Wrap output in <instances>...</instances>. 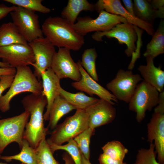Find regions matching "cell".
<instances>
[{"label":"cell","instance_id":"1","mask_svg":"<svg viewBox=\"0 0 164 164\" xmlns=\"http://www.w3.org/2000/svg\"><path fill=\"white\" fill-rule=\"evenodd\" d=\"M21 102L25 111L29 113L30 117L25 127L23 138L35 149L46 138L48 129L44 126L43 118L46 99L42 94H31L25 97Z\"/></svg>","mask_w":164,"mask_h":164},{"label":"cell","instance_id":"2","mask_svg":"<svg viewBox=\"0 0 164 164\" xmlns=\"http://www.w3.org/2000/svg\"><path fill=\"white\" fill-rule=\"evenodd\" d=\"M73 25L61 17L50 16L44 21L41 29L43 35L55 46L77 51L84 43V37L77 33Z\"/></svg>","mask_w":164,"mask_h":164},{"label":"cell","instance_id":"3","mask_svg":"<svg viewBox=\"0 0 164 164\" xmlns=\"http://www.w3.org/2000/svg\"><path fill=\"white\" fill-rule=\"evenodd\" d=\"M13 80L7 92L0 97V111L5 112L10 108V102L16 95L24 92H29L35 94H42V83L32 72L29 66L16 68Z\"/></svg>","mask_w":164,"mask_h":164},{"label":"cell","instance_id":"4","mask_svg":"<svg viewBox=\"0 0 164 164\" xmlns=\"http://www.w3.org/2000/svg\"><path fill=\"white\" fill-rule=\"evenodd\" d=\"M88 127V116L85 110L77 109L73 115L57 124L48 139L54 144L61 145L73 139Z\"/></svg>","mask_w":164,"mask_h":164},{"label":"cell","instance_id":"5","mask_svg":"<svg viewBox=\"0 0 164 164\" xmlns=\"http://www.w3.org/2000/svg\"><path fill=\"white\" fill-rule=\"evenodd\" d=\"M159 94L155 88L144 80L138 84L128 103L129 109L136 113L138 122L144 119L147 111H151L158 105Z\"/></svg>","mask_w":164,"mask_h":164},{"label":"cell","instance_id":"6","mask_svg":"<svg viewBox=\"0 0 164 164\" xmlns=\"http://www.w3.org/2000/svg\"><path fill=\"white\" fill-rule=\"evenodd\" d=\"M29 113L25 111L19 115L0 119V154L13 142L17 143L21 148L26 125Z\"/></svg>","mask_w":164,"mask_h":164},{"label":"cell","instance_id":"7","mask_svg":"<svg viewBox=\"0 0 164 164\" xmlns=\"http://www.w3.org/2000/svg\"><path fill=\"white\" fill-rule=\"evenodd\" d=\"M99 13L98 16L95 19L89 16L78 18L77 22L73 25L77 33L84 37L90 32L107 31L118 24L128 22L121 16L104 10Z\"/></svg>","mask_w":164,"mask_h":164},{"label":"cell","instance_id":"8","mask_svg":"<svg viewBox=\"0 0 164 164\" xmlns=\"http://www.w3.org/2000/svg\"><path fill=\"white\" fill-rule=\"evenodd\" d=\"M147 139L154 142L158 162L164 164V97L160 96L158 105L147 125Z\"/></svg>","mask_w":164,"mask_h":164},{"label":"cell","instance_id":"9","mask_svg":"<svg viewBox=\"0 0 164 164\" xmlns=\"http://www.w3.org/2000/svg\"><path fill=\"white\" fill-rule=\"evenodd\" d=\"M10 14L12 22L28 43L43 37L39 16L35 12L17 6Z\"/></svg>","mask_w":164,"mask_h":164},{"label":"cell","instance_id":"10","mask_svg":"<svg viewBox=\"0 0 164 164\" xmlns=\"http://www.w3.org/2000/svg\"><path fill=\"white\" fill-rule=\"evenodd\" d=\"M142 80L140 75L134 74L132 70L120 69L115 78L107 84L106 87L118 100L129 103L137 85Z\"/></svg>","mask_w":164,"mask_h":164},{"label":"cell","instance_id":"11","mask_svg":"<svg viewBox=\"0 0 164 164\" xmlns=\"http://www.w3.org/2000/svg\"><path fill=\"white\" fill-rule=\"evenodd\" d=\"M104 36L109 39L115 38L119 43L125 44L127 48L125 52L128 57L131 56L137 50L135 43L138 36L136 26L128 22L118 24L107 31L95 32L91 36L94 40L98 42L103 41Z\"/></svg>","mask_w":164,"mask_h":164},{"label":"cell","instance_id":"12","mask_svg":"<svg viewBox=\"0 0 164 164\" xmlns=\"http://www.w3.org/2000/svg\"><path fill=\"white\" fill-rule=\"evenodd\" d=\"M34 55L35 63L32 66L34 74L40 81L41 73L51 68L53 57L56 53L55 46L46 37L37 39L28 43Z\"/></svg>","mask_w":164,"mask_h":164},{"label":"cell","instance_id":"13","mask_svg":"<svg viewBox=\"0 0 164 164\" xmlns=\"http://www.w3.org/2000/svg\"><path fill=\"white\" fill-rule=\"evenodd\" d=\"M70 50L59 48L53 59L51 68L60 79L69 78L75 81L80 80L81 75L78 66L72 59Z\"/></svg>","mask_w":164,"mask_h":164},{"label":"cell","instance_id":"14","mask_svg":"<svg viewBox=\"0 0 164 164\" xmlns=\"http://www.w3.org/2000/svg\"><path fill=\"white\" fill-rule=\"evenodd\" d=\"M0 59L16 69L35 63L33 51L28 44H15L0 47Z\"/></svg>","mask_w":164,"mask_h":164},{"label":"cell","instance_id":"15","mask_svg":"<svg viewBox=\"0 0 164 164\" xmlns=\"http://www.w3.org/2000/svg\"><path fill=\"white\" fill-rule=\"evenodd\" d=\"M95 10L99 12L104 10L109 13L121 16L129 23L145 30L152 36L155 32L153 26L141 20L128 12L119 0H99L94 4Z\"/></svg>","mask_w":164,"mask_h":164},{"label":"cell","instance_id":"16","mask_svg":"<svg viewBox=\"0 0 164 164\" xmlns=\"http://www.w3.org/2000/svg\"><path fill=\"white\" fill-rule=\"evenodd\" d=\"M114 105L108 101L99 99L86 109L89 119V127L93 129L111 123L116 116Z\"/></svg>","mask_w":164,"mask_h":164},{"label":"cell","instance_id":"17","mask_svg":"<svg viewBox=\"0 0 164 164\" xmlns=\"http://www.w3.org/2000/svg\"><path fill=\"white\" fill-rule=\"evenodd\" d=\"M81 75L79 81L71 83L73 87L76 90L84 91L91 97L94 94L97 96L100 99L105 100L114 105L118 103V100L108 91L104 88L94 80L86 72L81 66L80 60L77 63Z\"/></svg>","mask_w":164,"mask_h":164},{"label":"cell","instance_id":"18","mask_svg":"<svg viewBox=\"0 0 164 164\" xmlns=\"http://www.w3.org/2000/svg\"><path fill=\"white\" fill-rule=\"evenodd\" d=\"M43 90L42 94L47 100L46 110L43 114L45 121L49 120L50 111L56 97L60 95V90L61 87L60 80L57 77L51 68L41 73Z\"/></svg>","mask_w":164,"mask_h":164},{"label":"cell","instance_id":"19","mask_svg":"<svg viewBox=\"0 0 164 164\" xmlns=\"http://www.w3.org/2000/svg\"><path fill=\"white\" fill-rule=\"evenodd\" d=\"M146 58L147 64L141 65L138 68L143 80L155 88L160 93L164 91V71L160 65L155 67L154 59Z\"/></svg>","mask_w":164,"mask_h":164},{"label":"cell","instance_id":"20","mask_svg":"<svg viewBox=\"0 0 164 164\" xmlns=\"http://www.w3.org/2000/svg\"><path fill=\"white\" fill-rule=\"evenodd\" d=\"M133 3L135 15L148 24L153 26L156 18H164V9H154L148 0H134Z\"/></svg>","mask_w":164,"mask_h":164},{"label":"cell","instance_id":"21","mask_svg":"<svg viewBox=\"0 0 164 164\" xmlns=\"http://www.w3.org/2000/svg\"><path fill=\"white\" fill-rule=\"evenodd\" d=\"M76 109L60 94L55 98L51 108L49 115L48 129H53L59 120L64 115Z\"/></svg>","mask_w":164,"mask_h":164},{"label":"cell","instance_id":"22","mask_svg":"<svg viewBox=\"0 0 164 164\" xmlns=\"http://www.w3.org/2000/svg\"><path fill=\"white\" fill-rule=\"evenodd\" d=\"M94 10V5L87 0H69L61 12V17L73 25L81 12Z\"/></svg>","mask_w":164,"mask_h":164},{"label":"cell","instance_id":"23","mask_svg":"<svg viewBox=\"0 0 164 164\" xmlns=\"http://www.w3.org/2000/svg\"><path fill=\"white\" fill-rule=\"evenodd\" d=\"M15 44H28L12 22L0 26V47Z\"/></svg>","mask_w":164,"mask_h":164},{"label":"cell","instance_id":"24","mask_svg":"<svg viewBox=\"0 0 164 164\" xmlns=\"http://www.w3.org/2000/svg\"><path fill=\"white\" fill-rule=\"evenodd\" d=\"M164 53V20L162 19L158 27L148 43L143 54L145 58L154 59L157 56Z\"/></svg>","mask_w":164,"mask_h":164},{"label":"cell","instance_id":"25","mask_svg":"<svg viewBox=\"0 0 164 164\" xmlns=\"http://www.w3.org/2000/svg\"><path fill=\"white\" fill-rule=\"evenodd\" d=\"M60 94L76 109L85 110L99 99L95 97L87 96L82 92L76 93L69 92L61 87L60 90Z\"/></svg>","mask_w":164,"mask_h":164},{"label":"cell","instance_id":"26","mask_svg":"<svg viewBox=\"0 0 164 164\" xmlns=\"http://www.w3.org/2000/svg\"><path fill=\"white\" fill-rule=\"evenodd\" d=\"M20 152L11 156H1L0 159L7 162L13 160L19 161L24 164H37L35 149L32 147L26 139H23Z\"/></svg>","mask_w":164,"mask_h":164},{"label":"cell","instance_id":"27","mask_svg":"<svg viewBox=\"0 0 164 164\" xmlns=\"http://www.w3.org/2000/svg\"><path fill=\"white\" fill-rule=\"evenodd\" d=\"M98 56L95 48L86 49L83 53L80 60L81 66L95 81H98L96 67V60Z\"/></svg>","mask_w":164,"mask_h":164},{"label":"cell","instance_id":"28","mask_svg":"<svg viewBox=\"0 0 164 164\" xmlns=\"http://www.w3.org/2000/svg\"><path fill=\"white\" fill-rule=\"evenodd\" d=\"M46 141L53 154L58 150H65L70 156L75 164H81V154L73 139L70 140L67 144L63 145L54 144L48 139Z\"/></svg>","mask_w":164,"mask_h":164},{"label":"cell","instance_id":"29","mask_svg":"<svg viewBox=\"0 0 164 164\" xmlns=\"http://www.w3.org/2000/svg\"><path fill=\"white\" fill-rule=\"evenodd\" d=\"M35 149L37 164H60L53 157L46 138Z\"/></svg>","mask_w":164,"mask_h":164},{"label":"cell","instance_id":"30","mask_svg":"<svg viewBox=\"0 0 164 164\" xmlns=\"http://www.w3.org/2000/svg\"><path fill=\"white\" fill-rule=\"evenodd\" d=\"M95 129L88 127L73 139L80 152L85 157L90 160L91 138L95 132Z\"/></svg>","mask_w":164,"mask_h":164},{"label":"cell","instance_id":"31","mask_svg":"<svg viewBox=\"0 0 164 164\" xmlns=\"http://www.w3.org/2000/svg\"><path fill=\"white\" fill-rule=\"evenodd\" d=\"M103 153L111 158L123 161L128 150L119 141L113 140L107 142L102 148Z\"/></svg>","mask_w":164,"mask_h":164},{"label":"cell","instance_id":"32","mask_svg":"<svg viewBox=\"0 0 164 164\" xmlns=\"http://www.w3.org/2000/svg\"><path fill=\"white\" fill-rule=\"evenodd\" d=\"M16 6L20 7L34 12L46 14L51 12L50 9L43 5L42 0H4Z\"/></svg>","mask_w":164,"mask_h":164},{"label":"cell","instance_id":"33","mask_svg":"<svg viewBox=\"0 0 164 164\" xmlns=\"http://www.w3.org/2000/svg\"><path fill=\"white\" fill-rule=\"evenodd\" d=\"M155 149L153 143L150 144L148 149H139L134 164H160L156 160V153Z\"/></svg>","mask_w":164,"mask_h":164},{"label":"cell","instance_id":"34","mask_svg":"<svg viewBox=\"0 0 164 164\" xmlns=\"http://www.w3.org/2000/svg\"><path fill=\"white\" fill-rule=\"evenodd\" d=\"M15 75H4L0 78V97L2 93L9 88L13 80Z\"/></svg>","mask_w":164,"mask_h":164},{"label":"cell","instance_id":"35","mask_svg":"<svg viewBox=\"0 0 164 164\" xmlns=\"http://www.w3.org/2000/svg\"><path fill=\"white\" fill-rule=\"evenodd\" d=\"M98 160L100 164H127L123 161L114 159L103 153L99 155Z\"/></svg>","mask_w":164,"mask_h":164},{"label":"cell","instance_id":"36","mask_svg":"<svg viewBox=\"0 0 164 164\" xmlns=\"http://www.w3.org/2000/svg\"><path fill=\"white\" fill-rule=\"evenodd\" d=\"M16 7L15 5L9 6L4 4H0V20L15 10Z\"/></svg>","mask_w":164,"mask_h":164},{"label":"cell","instance_id":"37","mask_svg":"<svg viewBox=\"0 0 164 164\" xmlns=\"http://www.w3.org/2000/svg\"><path fill=\"white\" fill-rule=\"evenodd\" d=\"M152 8L155 10L164 9V0H148Z\"/></svg>","mask_w":164,"mask_h":164},{"label":"cell","instance_id":"38","mask_svg":"<svg viewBox=\"0 0 164 164\" xmlns=\"http://www.w3.org/2000/svg\"><path fill=\"white\" fill-rule=\"evenodd\" d=\"M16 69L12 67L1 68L0 67V78L3 75H15L16 73Z\"/></svg>","mask_w":164,"mask_h":164},{"label":"cell","instance_id":"39","mask_svg":"<svg viewBox=\"0 0 164 164\" xmlns=\"http://www.w3.org/2000/svg\"><path fill=\"white\" fill-rule=\"evenodd\" d=\"M122 1L125 6V9L132 15L135 16L134 11L133 3L132 1L122 0Z\"/></svg>","mask_w":164,"mask_h":164},{"label":"cell","instance_id":"40","mask_svg":"<svg viewBox=\"0 0 164 164\" xmlns=\"http://www.w3.org/2000/svg\"><path fill=\"white\" fill-rule=\"evenodd\" d=\"M65 164H75L70 156L67 152H64L62 155Z\"/></svg>","mask_w":164,"mask_h":164},{"label":"cell","instance_id":"41","mask_svg":"<svg viewBox=\"0 0 164 164\" xmlns=\"http://www.w3.org/2000/svg\"><path fill=\"white\" fill-rule=\"evenodd\" d=\"M81 164H92L88 160L81 154Z\"/></svg>","mask_w":164,"mask_h":164},{"label":"cell","instance_id":"42","mask_svg":"<svg viewBox=\"0 0 164 164\" xmlns=\"http://www.w3.org/2000/svg\"><path fill=\"white\" fill-rule=\"evenodd\" d=\"M11 67V66L8 64L3 62L0 61V67L5 68Z\"/></svg>","mask_w":164,"mask_h":164},{"label":"cell","instance_id":"43","mask_svg":"<svg viewBox=\"0 0 164 164\" xmlns=\"http://www.w3.org/2000/svg\"><path fill=\"white\" fill-rule=\"evenodd\" d=\"M0 164H7L6 163H3L2 162H0Z\"/></svg>","mask_w":164,"mask_h":164},{"label":"cell","instance_id":"44","mask_svg":"<svg viewBox=\"0 0 164 164\" xmlns=\"http://www.w3.org/2000/svg\"><path fill=\"white\" fill-rule=\"evenodd\" d=\"M1 154H0V157H1Z\"/></svg>","mask_w":164,"mask_h":164}]
</instances>
